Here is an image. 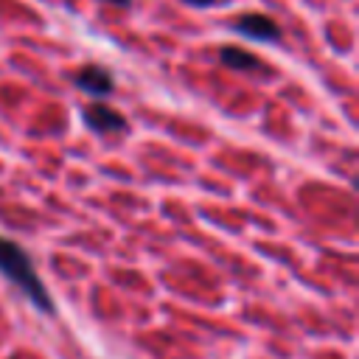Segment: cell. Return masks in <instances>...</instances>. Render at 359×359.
I'll return each mask as SVG.
<instances>
[{
  "mask_svg": "<svg viewBox=\"0 0 359 359\" xmlns=\"http://www.w3.org/2000/svg\"><path fill=\"white\" fill-rule=\"evenodd\" d=\"M0 272H3L14 286H20V289L31 297L34 306H39L42 311H53V303H50V297H48L45 283L39 280V275H36V269H34V261L28 258V252H25L17 241H11V238H6V236H0Z\"/></svg>",
  "mask_w": 359,
  "mask_h": 359,
  "instance_id": "1",
  "label": "cell"
},
{
  "mask_svg": "<svg viewBox=\"0 0 359 359\" xmlns=\"http://www.w3.org/2000/svg\"><path fill=\"white\" fill-rule=\"evenodd\" d=\"M188 6H213V3H219V0H185Z\"/></svg>",
  "mask_w": 359,
  "mask_h": 359,
  "instance_id": "7",
  "label": "cell"
},
{
  "mask_svg": "<svg viewBox=\"0 0 359 359\" xmlns=\"http://www.w3.org/2000/svg\"><path fill=\"white\" fill-rule=\"evenodd\" d=\"M84 121H87L90 129H95V132H101V135L126 129V118H123L121 112H115L112 107H107V104H90V107L84 109Z\"/></svg>",
  "mask_w": 359,
  "mask_h": 359,
  "instance_id": "4",
  "label": "cell"
},
{
  "mask_svg": "<svg viewBox=\"0 0 359 359\" xmlns=\"http://www.w3.org/2000/svg\"><path fill=\"white\" fill-rule=\"evenodd\" d=\"M233 25H236L238 34H244V36H250V39H258V42H269V39H278V36H280V25H278L272 17L255 14V11L241 14Z\"/></svg>",
  "mask_w": 359,
  "mask_h": 359,
  "instance_id": "2",
  "label": "cell"
},
{
  "mask_svg": "<svg viewBox=\"0 0 359 359\" xmlns=\"http://www.w3.org/2000/svg\"><path fill=\"white\" fill-rule=\"evenodd\" d=\"M219 56H222V62H224L227 67H233V70H261V67H264L255 53H250V50H244V48H238V45L222 48Z\"/></svg>",
  "mask_w": 359,
  "mask_h": 359,
  "instance_id": "5",
  "label": "cell"
},
{
  "mask_svg": "<svg viewBox=\"0 0 359 359\" xmlns=\"http://www.w3.org/2000/svg\"><path fill=\"white\" fill-rule=\"evenodd\" d=\"M101 3H109V6H118V8H126L132 0H101Z\"/></svg>",
  "mask_w": 359,
  "mask_h": 359,
  "instance_id": "6",
  "label": "cell"
},
{
  "mask_svg": "<svg viewBox=\"0 0 359 359\" xmlns=\"http://www.w3.org/2000/svg\"><path fill=\"white\" fill-rule=\"evenodd\" d=\"M76 87L90 93V95H109L112 93V73L101 65H84L79 73H76Z\"/></svg>",
  "mask_w": 359,
  "mask_h": 359,
  "instance_id": "3",
  "label": "cell"
}]
</instances>
